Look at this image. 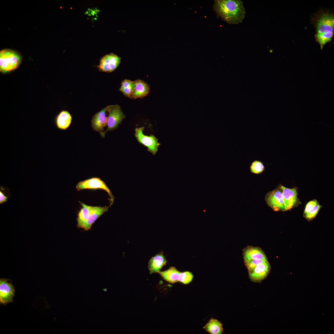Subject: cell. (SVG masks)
I'll return each instance as SVG.
<instances>
[{
  "instance_id": "obj_2",
  "label": "cell",
  "mask_w": 334,
  "mask_h": 334,
  "mask_svg": "<svg viewBox=\"0 0 334 334\" xmlns=\"http://www.w3.org/2000/svg\"><path fill=\"white\" fill-rule=\"evenodd\" d=\"M315 41L322 49L324 46L331 41L334 33V16L332 14L322 13L316 23Z\"/></svg>"
},
{
  "instance_id": "obj_20",
  "label": "cell",
  "mask_w": 334,
  "mask_h": 334,
  "mask_svg": "<svg viewBox=\"0 0 334 334\" xmlns=\"http://www.w3.org/2000/svg\"><path fill=\"white\" fill-rule=\"evenodd\" d=\"M82 208L79 211L77 218V226L79 228L88 218L90 214L92 206L80 202Z\"/></svg>"
},
{
  "instance_id": "obj_24",
  "label": "cell",
  "mask_w": 334,
  "mask_h": 334,
  "mask_svg": "<svg viewBox=\"0 0 334 334\" xmlns=\"http://www.w3.org/2000/svg\"><path fill=\"white\" fill-rule=\"evenodd\" d=\"M322 206L318 203L315 205L305 215L306 218L310 219L314 218Z\"/></svg>"
},
{
  "instance_id": "obj_11",
  "label": "cell",
  "mask_w": 334,
  "mask_h": 334,
  "mask_svg": "<svg viewBox=\"0 0 334 334\" xmlns=\"http://www.w3.org/2000/svg\"><path fill=\"white\" fill-rule=\"evenodd\" d=\"M109 207L105 206H92L90 214L88 219L79 227V228L88 231L90 229L96 221L104 213L107 212Z\"/></svg>"
},
{
  "instance_id": "obj_22",
  "label": "cell",
  "mask_w": 334,
  "mask_h": 334,
  "mask_svg": "<svg viewBox=\"0 0 334 334\" xmlns=\"http://www.w3.org/2000/svg\"><path fill=\"white\" fill-rule=\"evenodd\" d=\"M265 261L264 260L258 259H253L244 261L245 266L248 269V272H250L254 268L259 264L262 263Z\"/></svg>"
},
{
  "instance_id": "obj_3",
  "label": "cell",
  "mask_w": 334,
  "mask_h": 334,
  "mask_svg": "<svg viewBox=\"0 0 334 334\" xmlns=\"http://www.w3.org/2000/svg\"><path fill=\"white\" fill-rule=\"evenodd\" d=\"M22 58L20 54L15 50L4 49L0 52V71L6 73L14 71L20 65Z\"/></svg>"
},
{
  "instance_id": "obj_10",
  "label": "cell",
  "mask_w": 334,
  "mask_h": 334,
  "mask_svg": "<svg viewBox=\"0 0 334 334\" xmlns=\"http://www.w3.org/2000/svg\"><path fill=\"white\" fill-rule=\"evenodd\" d=\"M107 107L102 109L93 116L91 120V126L93 130L99 132L104 138V129L107 125V117L106 116Z\"/></svg>"
},
{
  "instance_id": "obj_27",
  "label": "cell",
  "mask_w": 334,
  "mask_h": 334,
  "mask_svg": "<svg viewBox=\"0 0 334 334\" xmlns=\"http://www.w3.org/2000/svg\"><path fill=\"white\" fill-rule=\"evenodd\" d=\"M8 197L6 196L4 193L0 190V204H1L7 201Z\"/></svg>"
},
{
  "instance_id": "obj_19",
  "label": "cell",
  "mask_w": 334,
  "mask_h": 334,
  "mask_svg": "<svg viewBox=\"0 0 334 334\" xmlns=\"http://www.w3.org/2000/svg\"><path fill=\"white\" fill-rule=\"evenodd\" d=\"M204 328L211 334H221L223 332L222 323L217 320L213 318L210 320Z\"/></svg>"
},
{
  "instance_id": "obj_13",
  "label": "cell",
  "mask_w": 334,
  "mask_h": 334,
  "mask_svg": "<svg viewBox=\"0 0 334 334\" xmlns=\"http://www.w3.org/2000/svg\"><path fill=\"white\" fill-rule=\"evenodd\" d=\"M282 195L285 211L291 209L296 203L297 200V192L296 188H289L282 185Z\"/></svg>"
},
{
  "instance_id": "obj_18",
  "label": "cell",
  "mask_w": 334,
  "mask_h": 334,
  "mask_svg": "<svg viewBox=\"0 0 334 334\" xmlns=\"http://www.w3.org/2000/svg\"><path fill=\"white\" fill-rule=\"evenodd\" d=\"M180 273L174 267H171L166 270L158 272L164 280L172 284L178 281Z\"/></svg>"
},
{
  "instance_id": "obj_8",
  "label": "cell",
  "mask_w": 334,
  "mask_h": 334,
  "mask_svg": "<svg viewBox=\"0 0 334 334\" xmlns=\"http://www.w3.org/2000/svg\"><path fill=\"white\" fill-rule=\"evenodd\" d=\"M15 294V288L11 280L7 278H0V304L6 305L12 302Z\"/></svg>"
},
{
  "instance_id": "obj_14",
  "label": "cell",
  "mask_w": 334,
  "mask_h": 334,
  "mask_svg": "<svg viewBox=\"0 0 334 334\" xmlns=\"http://www.w3.org/2000/svg\"><path fill=\"white\" fill-rule=\"evenodd\" d=\"M244 261L253 259H258L268 261L263 250L259 247L248 246L243 250Z\"/></svg>"
},
{
  "instance_id": "obj_7",
  "label": "cell",
  "mask_w": 334,
  "mask_h": 334,
  "mask_svg": "<svg viewBox=\"0 0 334 334\" xmlns=\"http://www.w3.org/2000/svg\"><path fill=\"white\" fill-rule=\"evenodd\" d=\"M265 199L268 205L274 211H285L282 190L280 186L268 193Z\"/></svg>"
},
{
  "instance_id": "obj_12",
  "label": "cell",
  "mask_w": 334,
  "mask_h": 334,
  "mask_svg": "<svg viewBox=\"0 0 334 334\" xmlns=\"http://www.w3.org/2000/svg\"><path fill=\"white\" fill-rule=\"evenodd\" d=\"M270 269V264L267 261L257 265L249 273V277L253 281L259 282L264 279L268 275Z\"/></svg>"
},
{
  "instance_id": "obj_9",
  "label": "cell",
  "mask_w": 334,
  "mask_h": 334,
  "mask_svg": "<svg viewBox=\"0 0 334 334\" xmlns=\"http://www.w3.org/2000/svg\"><path fill=\"white\" fill-rule=\"evenodd\" d=\"M121 61L120 57L113 53H110L101 58L97 67L100 71L111 72L117 68Z\"/></svg>"
},
{
  "instance_id": "obj_1",
  "label": "cell",
  "mask_w": 334,
  "mask_h": 334,
  "mask_svg": "<svg viewBox=\"0 0 334 334\" xmlns=\"http://www.w3.org/2000/svg\"><path fill=\"white\" fill-rule=\"evenodd\" d=\"M214 8L218 16L229 24H238L245 16L243 2L240 0H215Z\"/></svg>"
},
{
  "instance_id": "obj_17",
  "label": "cell",
  "mask_w": 334,
  "mask_h": 334,
  "mask_svg": "<svg viewBox=\"0 0 334 334\" xmlns=\"http://www.w3.org/2000/svg\"><path fill=\"white\" fill-rule=\"evenodd\" d=\"M149 92V88L147 84L143 80L138 79L136 80L135 88L131 98H142L146 96Z\"/></svg>"
},
{
  "instance_id": "obj_25",
  "label": "cell",
  "mask_w": 334,
  "mask_h": 334,
  "mask_svg": "<svg viewBox=\"0 0 334 334\" xmlns=\"http://www.w3.org/2000/svg\"><path fill=\"white\" fill-rule=\"evenodd\" d=\"M136 80L135 81L133 84L131 86L125 88H120L119 90L122 92L124 95L126 96L131 98L132 94L135 86Z\"/></svg>"
},
{
  "instance_id": "obj_21",
  "label": "cell",
  "mask_w": 334,
  "mask_h": 334,
  "mask_svg": "<svg viewBox=\"0 0 334 334\" xmlns=\"http://www.w3.org/2000/svg\"><path fill=\"white\" fill-rule=\"evenodd\" d=\"M250 169L251 173L258 174L262 173L264 170L265 167L261 161L255 160L251 163Z\"/></svg>"
},
{
  "instance_id": "obj_23",
  "label": "cell",
  "mask_w": 334,
  "mask_h": 334,
  "mask_svg": "<svg viewBox=\"0 0 334 334\" xmlns=\"http://www.w3.org/2000/svg\"><path fill=\"white\" fill-rule=\"evenodd\" d=\"M193 276L190 272L186 271L181 272L178 279V281L187 284L190 283L192 280Z\"/></svg>"
},
{
  "instance_id": "obj_4",
  "label": "cell",
  "mask_w": 334,
  "mask_h": 334,
  "mask_svg": "<svg viewBox=\"0 0 334 334\" xmlns=\"http://www.w3.org/2000/svg\"><path fill=\"white\" fill-rule=\"evenodd\" d=\"M77 191L86 189H101L106 191L109 196V205L113 203L114 197L105 182L98 177H93L79 182L76 186Z\"/></svg>"
},
{
  "instance_id": "obj_15",
  "label": "cell",
  "mask_w": 334,
  "mask_h": 334,
  "mask_svg": "<svg viewBox=\"0 0 334 334\" xmlns=\"http://www.w3.org/2000/svg\"><path fill=\"white\" fill-rule=\"evenodd\" d=\"M72 120V117L70 113L67 110H62L56 116L55 123L58 129L65 131L70 126Z\"/></svg>"
},
{
  "instance_id": "obj_5",
  "label": "cell",
  "mask_w": 334,
  "mask_h": 334,
  "mask_svg": "<svg viewBox=\"0 0 334 334\" xmlns=\"http://www.w3.org/2000/svg\"><path fill=\"white\" fill-rule=\"evenodd\" d=\"M107 129L104 133L117 129L121 122L126 117L120 107L118 105H109L107 106Z\"/></svg>"
},
{
  "instance_id": "obj_16",
  "label": "cell",
  "mask_w": 334,
  "mask_h": 334,
  "mask_svg": "<svg viewBox=\"0 0 334 334\" xmlns=\"http://www.w3.org/2000/svg\"><path fill=\"white\" fill-rule=\"evenodd\" d=\"M166 260L162 253L158 254L152 257L148 263V269L150 274L158 273L166 265Z\"/></svg>"
},
{
  "instance_id": "obj_26",
  "label": "cell",
  "mask_w": 334,
  "mask_h": 334,
  "mask_svg": "<svg viewBox=\"0 0 334 334\" xmlns=\"http://www.w3.org/2000/svg\"><path fill=\"white\" fill-rule=\"evenodd\" d=\"M318 203L316 199L311 200L306 204L304 211V214L305 215L313 207L317 204Z\"/></svg>"
},
{
  "instance_id": "obj_6",
  "label": "cell",
  "mask_w": 334,
  "mask_h": 334,
  "mask_svg": "<svg viewBox=\"0 0 334 334\" xmlns=\"http://www.w3.org/2000/svg\"><path fill=\"white\" fill-rule=\"evenodd\" d=\"M144 127L137 128L135 130V136L138 141L148 148V151L153 155H155L158 150L161 144L158 139L153 135H145L143 133Z\"/></svg>"
}]
</instances>
